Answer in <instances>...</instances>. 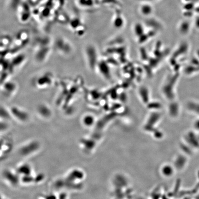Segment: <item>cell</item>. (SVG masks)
I'll return each instance as SVG.
<instances>
[{
    "instance_id": "1",
    "label": "cell",
    "mask_w": 199,
    "mask_h": 199,
    "mask_svg": "<svg viewBox=\"0 0 199 199\" xmlns=\"http://www.w3.org/2000/svg\"><path fill=\"white\" fill-rule=\"evenodd\" d=\"M40 143L37 140L30 141L24 144L19 149V153L23 157H28L37 152L40 149Z\"/></svg>"
},
{
    "instance_id": "2",
    "label": "cell",
    "mask_w": 199,
    "mask_h": 199,
    "mask_svg": "<svg viewBox=\"0 0 199 199\" xmlns=\"http://www.w3.org/2000/svg\"><path fill=\"white\" fill-rule=\"evenodd\" d=\"M2 178L6 183L12 187H16L21 182V177L16 171L6 169L2 172Z\"/></svg>"
},
{
    "instance_id": "3",
    "label": "cell",
    "mask_w": 199,
    "mask_h": 199,
    "mask_svg": "<svg viewBox=\"0 0 199 199\" xmlns=\"http://www.w3.org/2000/svg\"><path fill=\"white\" fill-rule=\"evenodd\" d=\"M15 171L20 177L33 174L32 167L28 163L21 164L17 167Z\"/></svg>"
},
{
    "instance_id": "4",
    "label": "cell",
    "mask_w": 199,
    "mask_h": 199,
    "mask_svg": "<svg viewBox=\"0 0 199 199\" xmlns=\"http://www.w3.org/2000/svg\"><path fill=\"white\" fill-rule=\"evenodd\" d=\"M37 199H57V195L53 193L43 194L38 196Z\"/></svg>"
},
{
    "instance_id": "5",
    "label": "cell",
    "mask_w": 199,
    "mask_h": 199,
    "mask_svg": "<svg viewBox=\"0 0 199 199\" xmlns=\"http://www.w3.org/2000/svg\"><path fill=\"white\" fill-rule=\"evenodd\" d=\"M57 199H69L68 196L66 193L62 192L57 195Z\"/></svg>"
},
{
    "instance_id": "6",
    "label": "cell",
    "mask_w": 199,
    "mask_h": 199,
    "mask_svg": "<svg viewBox=\"0 0 199 199\" xmlns=\"http://www.w3.org/2000/svg\"><path fill=\"white\" fill-rule=\"evenodd\" d=\"M0 199H8L6 198L1 193H0Z\"/></svg>"
}]
</instances>
